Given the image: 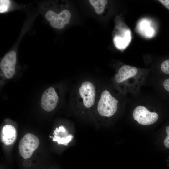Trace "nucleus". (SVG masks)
Instances as JSON below:
<instances>
[{
	"label": "nucleus",
	"instance_id": "obj_8",
	"mask_svg": "<svg viewBox=\"0 0 169 169\" xmlns=\"http://www.w3.org/2000/svg\"><path fill=\"white\" fill-rule=\"evenodd\" d=\"M59 100V96L54 88L49 87L45 90L42 95L41 107L47 112L52 111L56 107Z\"/></svg>",
	"mask_w": 169,
	"mask_h": 169
},
{
	"label": "nucleus",
	"instance_id": "obj_5",
	"mask_svg": "<svg viewBox=\"0 0 169 169\" xmlns=\"http://www.w3.org/2000/svg\"><path fill=\"white\" fill-rule=\"evenodd\" d=\"M71 17L70 11L66 9L62 10L58 14L53 11L49 10L45 14L46 18L50 21L51 26L59 29L63 28L65 25L69 23Z\"/></svg>",
	"mask_w": 169,
	"mask_h": 169
},
{
	"label": "nucleus",
	"instance_id": "obj_6",
	"mask_svg": "<svg viewBox=\"0 0 169 169\" xmlns=\"http://www.w3.org/2000/svg\"><path fill=\"white\" fill-rule=\"evenodd\" d=\"M138 72V70L136 67L123 65L120 68L114 76L115 83L119 87H124L129 81L136 78Z\"/></svg>",
	"mask_w": 169,
	"mask_h": 169
},
{
	"label": "nucleus",
	"instance_id": "obj_7",
	"mask_svg": "<svg viewBox=\"0 0 169 169\" xmlns=\"http://www.w3.org/2000/svg\"><path fill=\"white\" fill-rule=\"evenodd\" d=\"M16 61V53L13 51L8 52L2 59L0 69L4 77L6 79H10L14 76Z\"/></svg>",
	"mask_w": 169,
	"mask_h": 169
},
{
	"label": "nucleus",
	"instance_id": "obj_9",
	"mask_svg": "<svg viewBox=\"0 0 169 169\" xmlns=\"http://www.w3.org/2000/svg\"><path fill=\"white\" fill-rule=\"evenodd\" d=\"M17 137L15 128L12 125H7L4 126L2 130L1 139L5 145H9L15 142Z\"/></svg>",
	"mask_w": 169,
	"mask_h": 169
},
{
	"label": "nucleus",
	"instance_id": "obj_10",
	"mask_svg": "<svg viewBox=\"0 0 169 169\" xmlns=\"http://www.w3.org/2000/svg\"><path fill=\"white\" fill-rule=\"evenodd\" d=\"M54 136L53 141H56L59 144L67 145L71 140L73 137L69 135L65 128L62 126L56 128L54 131Z\"/></svg>",
	"mask_w": 169,
	"mask_h": 169
},
{
	"label": "nucleus",
	"instance_id": "obj_3",
	"mask_svg": "<svg viewBox=\"0 0 169 169\" xmlns=\"http://www.w3.org/2000/svg\"><path fill=\"white\" fill-rule=\"evenodd\" d=\"M39 144V140L36 136L29 133L26 134L21 139L19 144L21 156L24 159L29 158Z\"/></svg>",
	"mask_w": 169,
	"mask_h": 169
},
{
	"label": "nucleus",
	"instance_id": "obj_15",
	"mask_svg": "<svg viewBox=\"0 0 169 169\" xmlns=\"http://www.w3.org/2000/svg\"><path fill=\"white\" fill-rule=\"evenodd\" d=\"M165 131L167 136L164 141V144L166 147L169 149V126L166 127Z\"/></svg>",
	"mask_w": 169,
	"mask_h": 169
},
{
	"label": "nucleus",
	"instance_id": "obj_14",
	"mask_svg": "<svg viewBox=\"0 0 169 169\" xmlns=\"http://www.w3.org/2000/svg\"><path fill=\"white\" fill-rule=\"evenodd\" d=\"M161 69L163 73L169 74V59L162 62L161 66Z\"/></svg>",
	"mask_w": 169,
	"mask_h": 169
},
{
	"label": "nucleus",
	"instance_id": "obj_16",
	"mask_svg": "<svg viewBox=\"0 0 169 169\" xmlns=\"http://www.w3.org/2000/svg\"><path fill=\"white\" fill-rule=\"evenodd\" d=\"M146 34L148 36H151L153 33V30L151 27H147L146 29Z\"/></svg>",
	"mask_w": 169,
	"mask_h": 169
},
{
	"label": "nucleus",
	"instance_id": "obj_2",
	"mask_svg": "<svg viewBox=\"0 0 169 169\" xmlns=\"http://www.w3.org/2000/svg\"><path fill=\"white\" fill-rule=\"evenodd\" d=\"M79 102L86 108L92 107L94 104L96 96V89L92 82L85 81L82 82L78 90Z\"/></svg>",
	"mask_w": 169,
	"mask_h": 169
},
{
	"label": "nucleus",
	"instance_id": "obj_4",
	"mask_svg": "<svg viewBox=\"0 0 169 169\" xmlns=\"http://www.w3.org/2000/svg\"><path fill=\"white\" fill-rule=\"evenodd\" d=\"M134 119L140 124L149 125L156 122L158 119V114L155 112L149 111L143 106H139L135 108L133 114Z\"/></svg>",
	"mask_w": 169,
	"mask_h": 169
},
{
	"label": "nucleus",
	"instance_id": "obj_12",
	"mask_svg": "<svg viewBox=\"0 0 169 169\" xmlns=\"http://www.w3.org/2000/svg\"><path fill=\"white\" fill-rule=\"evenodd\" d=\"M89 2L94 8L98 14H100L103 12L107 2L105 0H90Z\"/></svg>",
	"mask_w": 169,
	"mask_h": 169
},
{
	"label": "nucleus",
	"instance_id": "obj_17",
	"mask_svg": "<svg viewBox=\"0 0 169 169\" xmlns=\"http://www.w3.org/2000/svg\"><path fill=\"white\" fill-rule=\"evenodd\" d=\"M163 85L165 89L169 92V78L164 81L163 83Z\"/></svg>",
	"mask_w": 169,
	"mask_h": 169
},
{
	"label": "nucleus",
	"instance_id": "obj_1",
	"mask_svg": "<svg viewBox=\"0 0 169 169\" xmlns=\"http://www.w3.org/2000/svg\"><path fill=\"white\" fill-rule=\"evenodd\" d=\"M97 102L98 112L102 116L111 117L117 110L118 101L107 90L101 93Z\"/></svg>",
	"mask_w": 169,
	"mask_h": 169
},
{
	"label": "nucleus",
	"instance_id": "obj_18",
	"mask_svg": "<svg viewBox=\"0 0 169 169\" xmlns=\"http://www.w3.org/2000/svg\"><path fill=\"white\" fill-rule=\"evenodd\" d=\"M167 8L169 9V0H159Z\"/></svg>",
	"mask_w": 169,
	"mask_h": 169
},
{
	"label": "nucleus",
	"instance_id": "obj_11",
	"mask_svg": "<svg viewBox=\"0 0 169 169\" xmlns=\"http://www.w3.org/2000/svg\"><path fill=\"white\" fill-rule=\"evenodd\" d=\"M130 32L127 30L124 33V37L116 35L113 39V42L115 46L118 49H123L129 44L131 40Z\"/></svg>",
	"mask_w": 169,
	"mask_h": 169
},
{
	"label": "nucleus",
	"instance_id": "obj_13",
	"mask_svg": "<svg viewBox=\"0 0 169 169\" xmlns=\"http://www.w3.org/2000/svg\"><path fill=\"white\" fill-rule=\"evenodd\" d=\"M10 1L8 0H0V13L6 12L8 9L10 5Z\"/></svg>",
	"mask_w": 169,
	"mask_h": 169
}]
</instances>
